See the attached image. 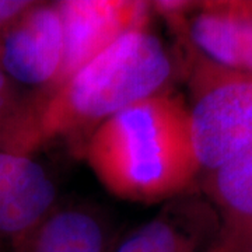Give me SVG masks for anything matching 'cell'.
<instances>
[{
	"mask_svg": "<svg viewBox=\"0 0 252 252\" xmlns=\"http://www.w3.org/2000/svg\"><path fill=\"white\" fill-rule=\"evenodd\" d=\"M86 160L118 198L152 203L178 196L200 172L188 107L161 91L119 111L93 130Z\"/></svg>",
	"mask_w": 252,
	"mask_h": 252,
	"instance_id": "6da1fadb",
	"label": "cell"
},
{
	"mask_svg": "<svg viewBox=\"0 0 252 252\" xmlns=\"http://www.w3.org/2000/svg\"><path fill=\"white\" fill-rule=\"evenodd\" d=\"M171 76V56L160 38L147 28L129 31L49 91L21 126L20 144L32 149L97 127L119 111L164 91Z\"/></svg>",
	"mask_w": 252,
	"mask_h": 252,
	"instance_id": "7a4b0ae2",
	"label": "cell"
},
{
	"mask_svg": "<svg viewBox=\"0 0 252 252\" xmlns=\"http://www.w3.org/2000/svg\"><path fill=\"white\" fill-rule=\"evenodd\" d=\"M189 133L200 171H213L252 144V74L199 58Z\"/></svg>",
	"mask_w": 252,
	"mask_h": 252,
	"instance_id": "3957f363",
	"label": "cell"
},
{
	"mask_svg": "<svg viewBox=\"0 0 252 252\" xmlns=\"http://www.w3.org/2000/svg\"><path fill=\"white\" fill-rule=\"evenodd\" d=\"M62 20L63 59L51 90L126 32L146 28L150 4L126 0H64L55 4Z\"/></svg>",
	"mask_w": 252,
	"mask_h": 252,
	"instance_id": "277c9868",
	"label": "cell"
},
{
	"mask_svg": "<svg viewBox=\"0 0 252 252\" xmlns=\"http://www.w3.org/2000/svg\"><path fill=\"white\" fill-rule=\"evenodd\" d=\"M62 59V20L55 4L34 3L13 23L0 48V62L7 74L30 86H52Z\"/></svg>",
	"mask_w": 252,
	"mask_h": 252,
	"instance_id": "5b68a950",
	"label": "cell"
},
{
	"mask_svg": "<svg viewBox=\"0 0 252 252\" xmlns=\"http://www.w3.org/2000/svg\"><path fill=\"white\" fill-rule=\"evenodd\" d=\"M187 17V36L200 59L252 74V1L196 3Z\"/></svg>",
	"mask_w": 252,
	"mask_h": 252,
	"instance_id": "8992f818",
	"label": "cell"
},
{
	"mask_svg": "<svg viewBox=\"0 0 252 252\" xmlns=\"http://www.w3.org/2000/svg\"><path fill=\"white\" fill-rule=\"evenodd\" d=\"M219 233L216 209L206 198L192 195L165 207L112 252H212Z\"/></svg>",
	"mask_w": 252,
	"mask_h": 252,
	"instance_id": "52a82bcc",
	"label": "cell"
},
{
	"mask_svg": "<svg viewBox=\"0 0 252 252\" xmlns=\"http://www.w3.org/2000/svg\"><path fill=\"white\" fill-rule=\"evenodd\" d=\"M56 188L38 162L0 152V233L26 235L54 206Z\"/></svg>",
	"mask_w": 252,
	"mask_h": 252,
	"instance_id": "ba28073f",
	"label": "cell"
},
{
	"mask_svg": "<svg viewBox=\"0 0 252 252\" xmlns=\"http://www.w3.org/2000/svg\"><path fill=\"white\" fill-rule=\"evenodd\" d=\"M206 199L220 217V233L252 230V144L207 172Z\"/></svg>",
	"mask_w": 252,
	"mask_h": 252,
	"instance_id": "9c48e42d",
	"label": "cell"
},
{
	"mask_svg": "<svg viewBox=\"0 0 252 252\" xmlns=\"http://www.w3.org/2000/svg\"><path fill=\"white\" fill-rule=\"evenodd\" d=\"M107 235L97 217L81 209H63L24 235L17 252H105Z\"/></svg>",
	"mask_w": 252,
	"mask_h": 252,
	"instance_id": "30bf717a",
	"label": "cell"
},
{
	"mask_svg": "<svg viewBox=\"0 0 252 252\" xmlns=\"http://www.w3.org/2000/svg\"><path fill=\"white\" fill-rule=\"evenodd\" d=\"M212 252H252V230L219 233Z\"/></svg>",
	"mask_w": 252,
	"mask_h": 252,
	"instance_id": "8fae6325",
	"label": "cell"
},
{
	"mask_svg": "<svg viewBox=\"0 0 252 252\" xmlns=\"http://www.w3.org/2000/svg\"><path fill=\"white\" fill-rule=\"evenodd\" d=\"M34 1H24V0H0V28L9 26L20 18Z\"/></svg>",
	"mask_w": 252,
	"mask_h": 252,
	"instance_id": "7c38bea8",
	"label": "cell"
},
{
	"mask_svg": "<svg viewBox=\"0 0 252 252\" xmlns=\"http://www.w3.org/2000/svg\"><path fill=\"white\" fill-rule=\"evenodd\" d=\"M7 95H9V86L3 70L0 69V111L4 108L7 102Z\"/></svg>",
	"mask_w": 252,
	"mask_h": 252,
	"instance_id": "4fadbf2b",
	"label": "cell"
}]
</instances>
